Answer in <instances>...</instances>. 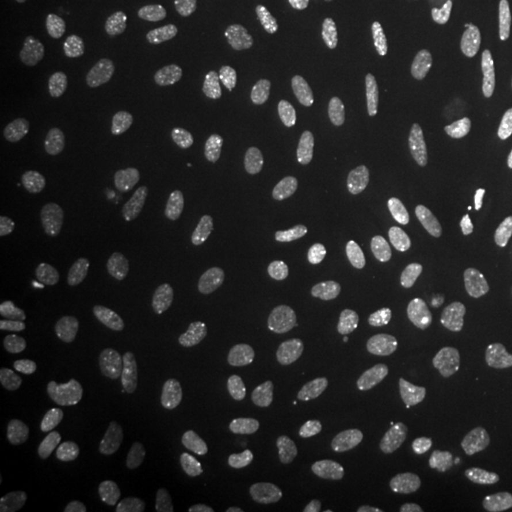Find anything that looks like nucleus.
Returning a JSON list of instances; mask_svg holds the SVG:
<instances>
[{"mask_svg":"<svg viewBox=\"0 0 512 512\" xmlns=\"http://www.w3.org/2000/svg\"><path fill=\"white\" fill-rule=\"evenodd\" d=\"M59 258V245L48 236H37L19 245L8 256L6 270L19 285H35L50 274Z\"/></svg>","mask_w":512,"mask_h":512,"instance_id":"8","label":"nucleus"},{"mask_svg":"<svg viewBox=\"0 0 512 512\" xmlns=\"http://www.w3.org/2000/svg\"><path fill=\"white\" fill-rule=\"evenodd\" d=\"M48 376L61 387H78L92 374V357L74 342H54L42 353Z\"/></svg>","mask_w":512,"mask_h":512,"instance_id":"12","label":"nucleus"},{"mask_svg":"<svg viewBox=\"0 0 512 512\" xmlns=\"http://www.w3.org/2000/svg\"><path fill=\"white\" fill-rule=\"evenodd\" d=\"M427 459V444L420 431H406L384 469V486L391 492L406 488Z\"/></svg>","mask_w":512,"mask_h":512,"instance_id":"13","label":"nucleus"},{"mask_svg":"<svg viewBox=\"0 0 512 512\" xmlns=\"http://www.w3.org/2000/svg\"><path fill=\"white\" fill-rule=\"evenodd\" d=\"M222 512H249L245 507H241V505H228L226 509Z\"/></svg>","mask_w":512,"mask_h":512,"instance_id":"28","label":"nucleus"},{"mask_svg":"<svg viewBox=\"0 0 512 512\" xmlns=\"http://www.w3.org/2000/svg\"><path fill=\"white\" fill-rule=\"evenodd\" d=\"M90 95L80 80L63 71L52 74L46 95L38 105L42 124L57 133H69L88 114Z\"/></svg>","mask_w":512,"mask_h":512,"instance_id":"3","label":"nucleus"},{"mask_svg":"<svg viewBox=\"0 0 512 512\" xmlns=\"http://www.w3.org/2000/svg\"><path fill=\"white\" fill-rule=\"evenodd\" d=\"M342 274L349 287L365 298H374L384 293L387 287L384 268L368 256L349 255L342 264Z\"/></svg>","mask_w":512,"mask_h":512,"instance_id":"22","label":"nucleus"},{"mask_svg":"<svg viewBox=\"0 0 512 512\" xmlns=\"http://www.w3.org/2000/svg\"><path fill=\"white\" fill-rule=\"evenodd\" d=\"M355 65H357V59L353 52H349L346 48H338V50L313 55L296 63L293 78L300 88L317 90L346 78L355 69Z\"/></svg>","mask_w":512,"mask_h":512,"instance_id":"11","label":"nucleus"},{"mask_svg":"<svg viewBox=\"0 0 512 512\" xmlns=\"http://www.w3.org/2000/svg\"><path fill=\"white\" fill-rule=\"evenodd\" d=\"M365 154V139L355 129H336L317 139L308 152L311 167L319 173L344 171Z\"/></svg>","mask_w":512,"mask_h":512,"instance_id":"7","label":"nucleus"},{"mask_svg":"<svg viewBox=\"0 0 512 512\" xmlns=\"http://www.w3.org/2000/svg\"><path fill=\"white\" fill-rule=\"evenodd\" d=\"M501 198H503V203L512 209V167L507 171L503 184H501Z\"/></svg>","mask_w":512,"mask_h":512,"instance_id":"27","label":"nucleus"},{"mask_svg":"<svg viewBox=\"0 0 512 512\" xmlns=\"http://www.w3.org/2000/svg\"><path fill=\"white\" fill-rule=\"evenodd\" d=\"M128 421L114 406H95L80 423L86 458L97 473H114L128 448Z\"/></svg>","mask_w":512,"mask_h":512,"instance_id":"1","label":"nucleus"},{"mask_svg":"<svg viewBox=\"0 0 512 512\" xmlns=\"http://www.w3.org/2000/svg\"><path fill=\"white\" fill-rule=\"evenodd\" d=\"M29 444L14 433L0 435V471L10 473L23 467L29 459Z\"/></svg>","mask_w":512,"mask_h":512,"instance_id":"26","label":"nucleus"},{"mask_svg":"<svg viewBox=\"0 0 512 512\" xmlns=\"http://www.w3.org/2000/svg\"><path fill=\"white\" fill-rule=\"evenodd\" d=\"M128 105L137 116H154L169 107V86L160 73L145 69L131 78Z\"/></svg>","mask_w":512,"mask_h":512,"instance_id":"20","label":"nucleus"},{"mask_svg":"<svg viewBox=\"0 0 512 512\" xmlns=\"http://www.w3.org/2000/svg\"><path fill=\"white\" fill-rule=\"evenodd\" d=\"M446 283V275L437 268H425L416 275L408 296V310L416 323L431 327L439 319Z\"/></svg>","mask_w":512,"mask_h":512,"instance_id":"17","label":"nucleus"},{"mask_svg":"<svg viewBox=\"0 0 512 512\" xmlns=\"http://www.w3.org/2000/svg\"><path fill=\"white\" fill-rule=\"evenodd\" d=\"M135 175V154L124 143L105 148L97 158V184L107 196L122 194Z\"/></svg>","mask_w":512,"mask_h":512,"instance_id":"19","label":"nucleus"},{"mask_svg":"<svg viewBox=\"0 0 512 512\" xmlns=\"http://www.w3.org/2000/svg\"><path fill=\"white\" fill-rule=\"evenodd\" d=\"M404 181L406 186L420 198H427V200L439 198L444 190V181L440 175L439 150L433 143L423 141L414 147L406 165Z\"/></svg>","mask_w":512,"mask_h":512,"instance_id":"15","label":"nucleus"},{"mask_svg":"<svg viewBox=\"0 0 512 512\" xmlns=\"http://www.w3.org/2000/svg\"><path fill=\"white\" fill-rule=\"evenodd\" d=\"M368 416V393L363 382L351 380L342 385L330 414V433L340 440H353L365 427Z\"/></svg>","mask_w":512,"mask_h":512,"instance_id":"10","label":"nucleus"},{"mask_svg":"<svg viewBox=\"0 0 512 512\" xmlns=\"http://www.w3.org/2000/svg\"><path fill=\"white\" fill-rule=\"evenodd\" d=\"M266 232L255 222H238L234 224L226 236L222 247V266L230 272H238L255 262L266 247Z\"/></svg>","mask_w":512,"mask_h":512,"instance_id":"16","label":"nucleus"},{"mask_svg":"<svg viewBox=\"0 0 512 512\" xmlns=\"http://www.w3.org/2000/svg\"><path fill=\"white\" fill-rule=\"evenodd\" d=\"M129 289V270L122 258L107 255L95 264L88 293L97 310H118L128 300Z\"/></svg>","mask_w":512,"mask_h":512,"instance_id":"9","label":"nucleus"},{"mask_svg":"<svg viewBox=\"0 0 512 512\" xmlns=\"http://www.w3.org/2000/svg\"><path fill=\"white\" fill-rule=\"evenodd\" d=\"M296 391L293 372H281L266 387L264 395L245 414V433L253 442L272 439L285 420Z\"/></svg>","mask_w":512,"mask_h":512,"instance_id":"5","label":"nucleus"},{"mask_svg":"<svg viewBox=\"0 0 512 512\" xmlns=\"http://www.w3.org/2000/svg\"><path fill=\"white\" fill-rule=\"evenodd\" d=\"M450 74L459 92L471 101H488L507 90V76L495 65L494 57L478 48H467L450 61Z\"/></svg>","mask_w":512,"mask_h":512,"instance_id":"4","label":"nucleus"},{"mask_svg":"<svg viewBox=\"0 0 512 512\" xmlns=\"http://www.w3.org/2000/svg\"><path fill=\"white\" fill-rule=\"evenodd\" d=\"M281 359L277 340L266 334L236 340L228 351V366L236 382L243 385L258 384Z\"/></svg>","mask_w":512,"mask_h":512,"instance_id":"6","label":"nucleus"},{"mask_svg":"<svg viewBox=\"0 0 512 512\" xmlns=\"http://www.w3.org/2000/svg\"><path fill=\"white\" fill-rule=\"evenodd\" d=\"M439 158L458 183H465L475 164V148L469 137L459 131L442 133L439 141Z\"/></svg>","mask_w":512,"mask_h":512,"instance_id":"23","label":"nucleus"},{"mask_svg":"<svg viewBox=\"0 0 512 512\" xmlns=\"http://www.w3.org/2000/svg\"><path fill=\"white\" fill-rule=\"evenodd\" d=\"M230 143V129L217 116H205L183 135L173 150V167L179 175H196L219 164Z\"/></svg>","mask_w":512,"mask_h":512,"instance_id":"2","label":"nucleus"},{"mask_svg":"<svg viewBox=\"0 0 512 512\" xmlns=\"http://www.w3.org/2000/svg\"><path fill=\"white\" fill-rule=\"evenodd\" d=\"M92 55L99 73L118 78L126 73L131 63V46L126 37L120 33L99 27L92 38Z\"/></svg>","mask_w":512,"mask_h":512,"instance_id":"21","label":"nucleus"},{"mask_svg":"<svg viewBox=\"0 0 512 512\" xmlns=\"http://www.w3.org/2000/svg\"><path fill=\"white\" fill-rule=\"evenodd\" d=\"M511 23H512V18H511Z\"/></svg>","mask_w":512,"mask_h":512,"instance_id":"30","label":"nucleus"},{"mask_svg":"<svg viewBox=\"0 0 512 512\" xmlns=\"http://www.w3.org/2000/svg\"><path fill=\"white\" fill-rule=\"evenodd\" d=\"M253 31L247 23L236 21L222 29L209 48V59L220 73L239 71L253 57Z\"/></svg>","mask_w":512,"mask_h":512,"instance_id":"14","label":"nucleus"},{"mask_svg":"<svg viewBox=\"0 0 512 512\" xmlns=\"http://www.w3.org/2000/svg\"><path fill=\"white\" fill-rule=\"evenodd\" d=\"M488 332L499 349H512V294H499L488 317Z\"/></svg>","mask_w":512,"mask_h":512,"instance_id":"25","label":"nucleus"},{"mask_svg":"<svg viewBox=\"0 0 512 512\" xmlns=\"http://www.w3.org/2000/svg\"><path fill=\"white\" fill-rule=\"evenodd\" d=\"M332 19L319 8H302L283 14L275 21V33L298 44L323 42L332 35Z\"/></svg>","mask_w":512,"mask_h":512,"instance_id":"18","label":"nucleus"},{"mask_svg":"<svg viewBox=\"0 0 512 512\" xmlns=\"http://www.w3.org/2000/svg\"><path fill=\"white\" fill-rule=\"evenodd\" d=\"M349 16L368 35L380 33L393 19V0H349Z\"/></svg>","mask_w":512,"mask_h":512,"instance_id":"24","label":"nucleus"},{"mask_svg":"<svg viewBox=\"0 0 512 512\" xmlns=\"http://www.w3.org/2000/svg\"><path fill=\"white\" fill-rule=\"evenodd\" d=\"M33 4H37V6H50L54 0H31Z\"/></svg>","mask_w":512,"mask_h":512,"instance_id":"29","label":"nucleus"}]
</instances>
